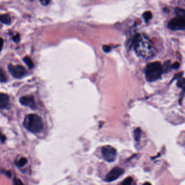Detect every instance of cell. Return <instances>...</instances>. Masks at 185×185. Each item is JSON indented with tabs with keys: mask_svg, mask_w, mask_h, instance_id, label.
Wrapping results in <instances>:
<instances>
[{
	"mask_svg": "<svg viewBox=\"0 0 185 185\" xmlns=\"http://www.w3.org/2000/svg\"><path fill=\"white\" fill-rule=\"evenodd\" d=\"M123 173H124L123 169L118 167H115L107 174L106 177V181L108 182L114 181L116 179H117L118 178L120 177Z\"/></svg>",
	"mask_w": 185,
	"mask_h": 185,
	"instance_id": "7",
	"label": "cell"
},
{
	"mask_svg": "<svg viewBox=\"0 0 185 185\" xmlns=\"http://www.w3.org/2000/svg\"><path fill=\"white\" fill-rule=\"evenodd\" d=\"M24 61L29 68H33L34 67V65L32 61V59H30V58H29L28 57H26L25 58H24Z\"/></svg>",
	"mask_w": 185,
	"mask_h": 185,
	"instance_id": "12",
	"label": "cell"
},
{
	"mask_svg": "<svg viewBox=\"0 0 185 185\" xmlns=\"http://www.w3.org/2000/svg\"><path fill=\"white\" fill-rule=\"evenodd\" d=\"M103 49L104 50V51L106 52H108L110 50V47L109 46H104Z\"/></svg>",
	"mask_w": 185,
	"mask_h": 185,
	"instance_id": "26",
	"label": "cell"
},
{
	"mask_svg": "<svg viewBox=\"0 0 185 185\" xmlns=\"http://www.w3.org/2000/svg\"><path fill=\"white\" fill-rule=\"evenodd\" d=\"M0 21L1 22L6 24H11V18L8 14H4L0 16Z\"/></svg>",
	"mask_w": 185,
	"mask_h": 185,
	"instance_id": "10",
	"label": "cell"
},
{
	"mask_svg": "<svg viewBox=\"0 0 185 185\" xmlns=\"http://www.w3.org/2000/svg\"><path fill=\"white\" fill-rule=\"evenodd\" d=\"M13 40L14 42H15L16 43H17L20 41V36L19 34H17L16 36H13Z\"/></svg>",
	"mask_w": 185,
	"mask_h": 185,
	"instance_id": "20",
	"label": "cell"
},
{
	"mask_svg": "<svg viewBox=\"0 0 185 185\" xmlns=\"http://www.w3.org/2000/svg\"><path fill=\"white\" fill-rule=\"evenodd\" d=\"M102 154L104 159L108 162L114 161L117 155L116 149L110 146H104L103 147Z\"/></svg>",
	"mask_w": 185,
	"mask_h": 185,
	"instance_id": "5",
	"label": "cell"
},
{
	"mask_svg": "<svg viewBox=\"0 0 185 185\" xmlns=\"http://www.w3.org/2000/svg\"><path fill=\"white\" fill-rule=\"evenodd\" d=\"M177 87L181 89L183 91L185 92V78H180L177 83Z\"/></svg>",
	"mask_w": 185,
	"mask_h": 185,
	"instance_id": "13",
	"label": "cell"
},
{
	"mask_svg": "<svg viewBox=\"0 0 185 185\" xmlns=\"http://www.w3.org/2000/svg\"><path fill=\"white\" fill-rule=\"evenodd\" d=\"M179 67H180V64L177 62H175L173 65H172V68L173 69H177Z\"/></svg>",
	"mask_w": 185,
	"mask_h": 185,
	"instance_id": "23",
	"label": "cell"
},
{
	"mask_svg": "<svg viewBox=\"0 0 185 185\" xmlns=\"http://www.w3.org/2000/svg\"><path fill=\"white\" fill-rule=\"evenodd\" d=\"M141 135V130L140 128H137L134 131V138L136 141H139L140 139Z\"/></svg>",
	"mask_w": 185,
	"mask_h": 185,
	"instance_id": "14",
	"label": "cell"
},
{
	"mask_svg": "<svg viewBox=\"0 0 185 185\" xmlns=\"http://www.w3.org/2000/svg\"><path fill=\"white\" fill-rule=\"evenodd\" d=\"M172 68V65L170 64V61L169 60L166 61L164 64V66H162L163 69V73H167L169 71V70Z\"/></svg>",
	"mask_w": 185,
	"mask_h": 185,
	"instance_id": "11",
	"label": "cell"
},
{
	"mask_svg": "<svg viewBox=\"0 0 185 185\" xmlns=\"http://www.w3.org/2000/svg\"><path fill=\"white\" fill-rule=\"evenodd\" d=\"M183 75L182 72H180L179 73H177V75H175V77H174L173 79H172V81L174 80L175 79H179V78H181L182 75Z\"/></svg>",
	"mask_w": 185,
	"mask_h": 185,
	"instance_id": "22",
	"label": "cell"
},
{
	"mask_svg": "<svg viewBox=\"0 0 185 185\" xmlns=\"http://www.w3.org/2000/svg\"><path fill=\"white\" fill-rule=\"evenodd\" d=\"M168 27L172 31L185 30V16H177L168 24Z\"/></svg>",
	"mask_w": 185,
	"mask_h": 185,
	"instance_id": "4",
	"label": "cell"
},
{
	"mask_svg": "<svg viewBox=\"0 0 185 185\" xmlns=\"http://www.w3.org/2000/svg\"><path fill=\"white\" fill-rule=\"evenodd\" d=\"M143 185H152L150 184V182H146V183H145Z\"/></svg>",
	"mask_w": 185,
	"mask_h": 185,
	"instance_id": "29",
	"label": "cell"
},
{
	"mask_svg": "<svg viewBox=\"0 0 185 185\" xmlns=\"http://www.w3.org/2000/svg\"><path fill=\"white\" fill-rule=\"evenodd\" d=\"M14 184L15 185H24L23 182H22V181L19 179H15V180H14Z\"/></svg>",
	"mask_w": 185,
	"mask_h": 185,
	"instance_id": "21",
	"label": "cell"
},
{
	"mask_svg": "<svg viewBox=\"0 0 185 185\" xmlns=\"http://www.w3.org/2000/svg\"><path fill=\"white\" fill-rule=\"evenodd\" d=\"M6 174H7V175L9 177H11V173L10 172H9V171H7V172H6Z\"/></svg>",
	"mask_w": 185,
	"mask_h": 185,
	"instance_id": "28",
	"label": "cell"
},
{
	"mask_svg": "<svg viewBox=\"0 0 185 185\" xmlns=\"http://www.w3.org/2000/svg\"><path fill=\"white\" fill-rule=\"evenodd\" d=\"M145 73L146 79L153 82L160 78L163 73L162 66L159 61L150 63L146 66Z\"/></svg>",
	"mask_w": 185,
	"mask_h": 185,
	"instance_id": "3",
	"label": "cell"
},
{
	"mask_svg": "<svg viewBox=\"0 0 185 185\" xmlns=\"http://www.w3.org/2000/svg\"><path fill=\"white\" fill-rule=\"evenodd\" d=\"M9 103V97L7 95L0 93V109L7 108Z\"/></svg>",
	"mask_w": 185,
	"mask_h": 185,
	"instance_id": "9",
	"label": "cell"
},
{
	"mask_svg": "<svg viewBox=\"0 0 185 185\" xmlns=\"http://www.w3.org/2000/svg\"><path fill=\"white\" fill-rule=\"evenodd\" d=\"M24 126L33 133H39L44 128V123L41 118L35 114L27 115L24 120Z\"/></svg>",
	"mask_w": 185,
	"mask_h": 185,
	"instance_id": "2",
	"label": "cell"
},
{
	"mask_svg": "<svg viewBox=\"0 0 185 185\" xmlns=\"http://www.w3.org/2000/svg\"><path fill=\"white\" fill-rule=\"evenodd\" d=\"M8 69L12 75L16 78H22L27 73L25 68L20 65H10L8 67Z\"/></svg>",
	"mask_w": 185,
	"mask_h": 185,
	"instance_id": "6",
	"label": "cell"
},
{
	"mask_svg": "<svg viewBox=\"0 0 185 185\" xmlns=\"http://www.w3.org/2000/svg\"><path fill=\"white\" fill-rule=\"evenodd\" d=\"M20 102L22 105L28 106L33 109L36 108V104L34 97L31 96H24L20 98Z\"/></svg>",
	"mask_w": 185,
	"mask_h": 185,
	"instance_id": "8",
	"label": "cell"
},
{
	"mask_svg": "<svg viewBox=\"0 0 185 185\" xmlns=\"http://www.w3.org/2000/svg\"><path fill=\"white\" fill-rule=\"evenodd\" d=\"M40 2L42 3V5L47 6V5H48V4L49 3L50 1H47V0H42V1H40Z\"/></svg>",
	"mask_w": 185,
	"mask_h": 185,
	"instance_id": "24",
	"label": "cell"
},
{
	"mask_svg": "<svg viewBox=\"0 0 185 185\" xmlns=\"http://www.w3.org/2000/svg\"><path fill=\"white\" fill-rule=\"evenodd\" d=\"M27 162V159L26 158H20L19 161L16 162V165L19 167H23L25 165Z\"/></svg>",
	"mask_w": 185,
	"mask_h": 185,
	"instance_id": "16",
	"label": "cell"
},
{
	"mask_svg": "<svg viewBox=\"0 0 185 185\" xmlns=\"http://www.w3.org/2000/svg\"><path fill=\"white\" fill-rule=\"evenodd\" d=\"M7 81V78L3 71L2 69H0V82H6Z\"/></svg>",
	"mask_w": 185,
	"mask_h": 185,
	"instance_id": "18",
	"label": "cell"
},
{
	"mask_svg": "<svg viewBox=\"0 0 185 185\" xmlns=\"http://www.w3.org/2000/svg\"><path fill=\"white\" fill-rule=\"evenodd\" d=\"M175 12L177 16H185V10L183 8L177 7L175 9Z\"/></svg>",
	"mask_w": 185,
	"mask_h": 185,
	"instance_id": "15",
	"label": "cell"
},
{
	"mask_svg": "<svg viewBox=\"0 0 185 185\" xmlns=\"http://www.w3.org/2000/svg\"><path fill=\"white\" fill-rule=\"evenodd\" d=\"M133 46L136 54L145 59H149L156 53V49L151 40L143 34H138L133 40Z\"/></svg>",
	"mask_w": 185,
	"mask_h": 185,
	"instance_id": "1",
	"label": "cell"
},
{
	"mask_svg": "<svg viewBox=\"0 0 185 185\" xmlns=\"http://www.w3.org/2000/svg\"><path fill=\"white\" fill-rule=\"evenodd\" d=\"M143 19L145 20L146 22H147L150 19H152V13L150 12V11H148V12H146L144 13V14H143Z\"/></svg>",
	"mask_w": 185,
	"mask_h": 185,
	"instance_id": "17",
	"label": "cell"
},
{
	"mask_svg": "<svg viewBox=\"0 0 185 185\" xmlns=\"http://www.w3.org/2000/svg\"><path fill=\"white\" fill-rule=\"evenodd\" d=\"M132 182H133V179L132 177H127L125 179V180L122 182L121 185H132Z\"/></svg>",
	"mask_w": 185,
	"mask_h": 185,
	"instance_id": "19",
	"label": "cell"
},
{
	"mask_svg": "<svg viewBox=\"0 0 185 185\" xmlns=\"http://www.w3.org/2000/svg\"><path fill=\"white\" fill-rule=\"evenodd\" d=\"M3 46V40L0 38V52L1 51Z\"/></svg>",
	"mask_w": 185,
	"mask_h": 185,
	"instance_id": "27",
	"label": "cell"
},
{
	"mask_svg": "<svg viewBox=\"0 0 185 185\" xmlns=\"http://www.w3.org/2000/svg\"><path fill=\"white\" fill-rule=\"evenodd\" d=\"M0 140L2 142H4L5 140H6V136L1 134V131H0Z\"/></svg>",
	"mask_w": 185,
	"mask_h": 185,
	"instance_id": "25",
	"label": "cell"
}]
</instances>
